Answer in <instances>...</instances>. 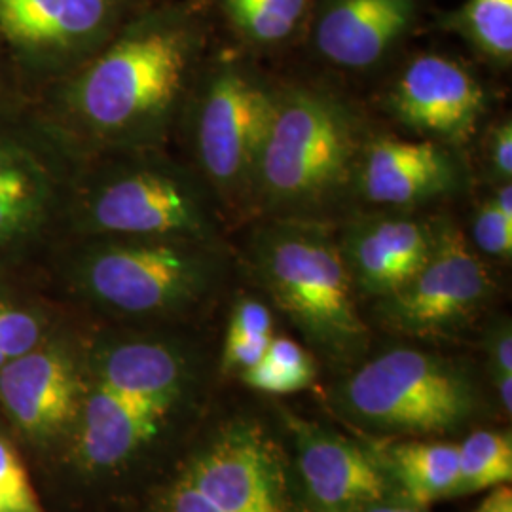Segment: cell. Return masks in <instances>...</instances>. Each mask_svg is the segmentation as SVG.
<instances>
[{
	"instance_id": "obj_25",
	"label": "cell",
	"mask_w": 512,
	"mask_h": 512,
	"mask_svg": "<svg viewBox=\"0 0 512 512\" xmlns=\"http://www.w3.org/2000/svg\"><path fill=\"white\" fill-rule=\"evenodd\" d=\"M315 376L313 353L287 336H274L262 359L239 374L243 384L266 395L298 393L308 389Z\"/></svg>"
},
{
	"instance_id": "obj_1",
	"label": "cell",
	"mask_w": 512,
	"mask_h": 512,
	"mask_svg": "<svg viewBox=\"0 0 512 512\" xmlns=\"http://www.w3.org/2000/svg\"><path fill=\"white\" fill-rule=\"evenodd\" d=\"M200 14L169 6L139 16L69 74L59 95L65 128L92 152L160 148L202 67Z\"/></svg>"
},
{
	"instance_id": "obj_18",
	"label": "cell",
	"mask_w": 512,
	"mask_h": 512,
	"mask_svg": "<svg viewBox=\"0 0 512 512\" xmlns=\"http://www.w3.org/2000/svg\"><path fill=\"white\" fill-rule=\"evenodd\" d=\"M95 384L141 403L175 408L194 376V357L181 342L122 338L101 344L93 355Z\"/></svg>"
},
{
	"instance_id": "obj_10",
	"label": "cell",
	"mask_w": 512,
	"mask_h": 512,
	"mask_svg": "<svg viewBox=\"0 0 512 512\" xmlns=\"http://www.w3.org/2000/svg\"><path fill=\"white\" fill-rule=\"evenodd\" d=\"M126 0H0V35L31 67L67 76L120 29Z\"/></svg>"
},
{
	"instance_id": "obj_32",
	"label": "cell",
	"mask_w": 512,
	"mask_h": 512,
	"mask_svg": "<svg viewBox=\"0 0 512 512\" xmlns=\"http://www.w3.org/2000/svg\"><path fill=\"white\" fill-rule=\"evenodd\" d=\"M357 512H431V509L416 505V503L404 499L401 495H393V497H387L382 501L370 503V505H366Z\"/></svg>"
},
{
	"instance_id": "obj_13",
	"label": "cell",
	"mask_w": 512,
	"mask_h": 512,
	"mask_svg": "<svg viewBox=\"0 0 512 512\" xmlns=\"http://www.w3.org/2000/svg\"><path fill=\"white\" fill-rule=\"evenodd\" d=\"M296 469L311 512H357L399 495L374 446L315 421L287 414Z\"/></svg>"
},
{
	"instance_id": "obj_28",
	"label": "cell",
	"mask_w": 512,
	"mask_h": 512,
	"mask_svg": "<svg viewBox=\"0 0 512 512\" xmlns=\"http://www.w3.org/2000/svg\"><path fill=\"white\" fill-rule=\"evenodd\" d=\"M44 323L35 311L0 298V368L42 344Z\"/></svg>"
},
{
	"instance_id": "obj_7",
	"label": "cell",
	"mask_w": 512,
	"mask_h": 512,
	"mask_svg": "<svg viewBox=\"0 0 512 512\" xmlns=\"http://www.w3.org/2000/svg\"><path fill=\"white\" fill-rule=\"evenodd\" d=\"M275 82L241 57L200 67L183 112L192 167L226 220L251 219L256 165L272 122Z\"/></svg>"
},
{
	"instance_id": "obj_21",
	"label": "cell",
	"mask_w": 512,
	"mask_h": 512,
	"mask_svg": "<svg viewBox=\"0 0 512 512\" xmlns=\"http://www.w3.org/2000/svg\"><path fill=\"white\" fill-rule=\"evenodd\" d=\"M440 29L456 33L488 63L507 71L512 63V0H465L439 19Z\"/></svg>"
},
{
	"instance_id": "obj_6",
	"label": "cell",
	"mask_w": 512,
	"mask_h": 512,
	"mask_svg": "<svg viewBox=\"0 0 512 512\" xmlns=\"http://www.w3.org/2000/svg\"><path fill=\"white\" fill-rule=\"evenodd\" d=\"M334 408L368 433L433 437L463 429L482 406L473 370L439 351L393 346L365 355L332 391Z\"/></svg>"
},
{
	"instance_id": "obj_5",
	"label": "cell",
	"mask_w": 512,
	"mask_h": 512,
	"mask_svg": "<svg viewBox=\"0 0 512 512\" xmlns=\"http://www.w3.org/2000/svg\"><path fill=\"white\" fill-rule=\"evenodd\" d=\"M71 258L78 291L124 317H173L215 296L228 272L224 243L188 238H80Z\"/></svg>"
},
{
	"instance_id": "obj_20",
	"label": "cell",
	"mask_w": 512,
	"mask_h": 512,
	"mask_svg": "<svg viewBox=\"0 0 512 512\" xmlns=\"http://www.w3.org/2000/svg\"><path fill=\"white\" fill-rule=\"evenodd\" d=\"M374 448L404 499L431 507L437 501L458 497V442L410 437L378 442Z\"/></svg>"
},
{
	"instance_id": "obj_26",
	"label": "cell",
	"mask_w": 512,
	"mask_h": 512,
	"mask_svg": "<svg viewBox=\"0 0 512 512\" xmlns=\"http://www.w3.org/2000/svg\"><path fill=\"white\" fill-rule=\"evenodd\" d=\"M482 349L488 376L494 385L495 397L501 410L512 414V325L511 319L499 315L490 321L482 336Z\"/></svg>"
},
{
	"instance_id": "obj_31",
	"label": "cell",
	"mask_w": 512,
	"mask_h": 512,
	"mask_svg": "<svg viewBox=\"0 0 512 512\" xmlns=\"http://www.w3.org/2000/svg\"><path fill=\"white\" fill-rule=\"evenodd\" d=\"M473 512H512L511 484H503L488 490Z\"/></svg>"
},
{
	"instance_id": "obj_19",
	"label": "cell",
	"mask_w": 512,
	"mask_h": 512,
	"mask_svg": "<svg viewBox=\"0 0 512 512\" xmlns=\"http://www.w3.org/2000/svg\"><path fill=\"white\" fill-rule=\"evenodd\" d=\"M173 410L126 399L93 382L78 412V458L90 469H112L154 439Z\"/></svg>"
},
{
	"instance_id": "obj_2",
	"label": "cell",
	"mask_w": 512,
	"mask_h": 512,
	"mask_svg": "<svg viewBox=\"0 0 512 512\" xmlns=\"http://www.w3.org/2000/svg\"><path fill=\"white\" fill-rule=\"evenodd\" d=\"M372 133L365 112L338 88L311 80L275 82L251 219H346L355 211L357 171Z\"/></svg>"
},
{
	"instance_id": "obj_3",
	"label": "cell",
	"mask_w": 512,
	"mask_h": 512,
	"mask_svg": "<svg viewBox=\"0 0 512 512\" xmlns=\"http://www.w3.org/2000/svg\"><path fill=\"white\" fill-rule=\"evenodd\" d=\"M251 272L308 348L351 368L370 348V329L336 241V224L258 219L245 243Z\"/></svg>"
},
{
	"instance_id": "obj_27",
	"label": "cell",
	"mask_w": 512,
	"mask_h": 512,
	"mask_svg": "<svg viewBox=\"0 0 512 512\" xmlns=\"http://www.w3.org/2000/svg\"><path fill=\"white\" fill-rule=\"evenodd\" d=\"M467 238L478 255L499 262H511L512 220L497 209L492 196H486L476 205Z\"/></svg>"
},
{
	"instance_id": "obj_29",
	"label": "cell",
	"mask_w": 512,
	"mask_h": 512,
	"mask_svg": "<svg viewBox=\"0 0 512 512\" xmlns=\"http://www.w3.org/2000/svg\"><path fill=\"white\" fill-rule=\"evenodd\" d=\"M0 512H44L18 450L0 437Z\"/></svg>"
},
{
	"instance_id": "obj_30",
	"label": "cell",
	"mask_w": 512,
	"mask_h": 512,
	"mask_svg": "<svg viewBox=\"0 0 512 512\" xmlns=\"http://www.w3.org/2000/svg\"><path fill=\"white\" fill-rule=\"evenodd\" d=\"M484 175L492 186L512 183V120L511 116L499 118L488 128L482 143Z\"/></svg>"
},
{
	"instance_id": "obj_8",
	"label": "cell",
	"mask_w": 512,
	"mask_h": 512,
	"mask_svg": "<svg viewBox=\"0 0 512 512\" xmlns=\"http://www.w3.org/2000/svg\"><path fill=\"white\" fill-rule=\"evenodd\" d=\"M495 279L484 256L448 215L433 217L431 251L399 291L374 302L380 325L406 338H444L475 323L494 300Z\"/></svg>"
},
{
	"instance_id": "obj_12",
	"label": "cell",
	"mask_w": 512,
	"mask_h": 512,
	"mask_svg": "<svg viewBox=\"0 0 512 512\" xmlns=\"http://www.w3.org/2000/svg\"><path fill=\"white\" fill-rule=\"evenodd\" d=\"M467 175L458 148L374 131L361 156L355 196L370 209L416 211L459 194Z\"/></svg>"
},
{
	"instance_id": "obj_17",
	"label": "cell",
	"mask_w": 512,
	"mask_h": 512,
	"mask_svg": "<svg viewBox=\"0 0 512 512\" xmlns=\"http://www.w3.org/2000/svg\"><path fill=\"white\" fill-rule=\"evenodd\" d=\"M84 387L73 355L61 346L38 348L0 368V403L38 439L65 431L80 412Z\"/></svg>"
},
{
	"instance_id": "obj_23",
	"label": "cell",
	"mask_w": 512,
	"mask_h": 512,
	"mask_svg": "<svg viewBox=\"0 0 512 512\" xmlns=\"http://www.w3.org/2000/svg\"><path fill=\"white\" fill-rule=\"evenodd\" d=\"M272 308L255 296L243 294L234 302L220 351V368L241 374L256 365L274 338Z\"/></svg>"
},
{
	"instance_id": "obj_16",
	"label": "cell",
	"mask_w": 512,
	"mask_h": 512,
	"mask_svg": "<svg viewBox=\"0 0 512 512\" xmlns=\"http://www.w3.org/2000/svg\"><path fill=\"white\" fill-rule=\"evenodd\" d=\"M420 12L421 0H317L313 50L338 71L372 73L414 31Z\"/></svg>"
},
{
	"instance_id": "obj_15",
	"label": "cell",
	"mask_w": 512,
	"mask_h": 512,
	"mask_svg": "<svg viewBox=\"0 0 512 512\" xmlns=\"http://www.w3.org/2000/svg\"><path fill=\"white\" fill-rule=\"evenodd\" d=\"M54 152L0 124V253L16 251L67 211L73 175Z\"/></svg>"
},
{
	"instance_id": "obj_14",
	"label": "cell",
	"mask_w": 512,
	"mask_h": 512,
	"mask_svg": "<svg viewBox=\"0 0 512 512\" xmlns=\"http://www.w3.org/2000/svg\"><path fill=\"white\" fill-rule=\"evenodd\" d=\"M336 241L355 293L376 302L399 291L420 270L433 243V217L361 209L336 224Z\"/></svg>"
},
{
	"instance_id": "obj_4",
	"label": "cell",
	"mask_w": 512,
	"mask_h": 512,
	"mask_svg": "<svg viewBox=\"0 0 512 512\" xmlns=\"http://www.w3.org/2000/svg\"><path fill=\"white\" fill-rule=\"evenodd\" d=\"M74 173L67 219L78 238H188L224 243L226 217L192 165L160 148L97 152Z\"/></svg>"
},
{
	"instance_id": "obj_9",
	"label": "cell",
	"mask_w": 512,
	"mask_h": 512,
	"mask_svg": "<svg viewBox=\"0 0 512 512\" xmlns=\"http://www.w3.org/2000/svg\"><path fill=\"white\" fill-rule=\"evenodd\" d=\"M380 103L393 122L420 139L463 150L484 122L488 93L467 65L427 52L404 63Z\"/></svg>"
},
{
	"instance_id": "obj_22",
	"label": "cell",
	"mask_w": 512,
	"mask_h": 512,
	"mask_svg": "<svg viewBox=\"0 0 512 512\" xmlns=\"http://www.w3.org/2000/svg\"><path fill=\"white\" fill-rule=\"evenodd\" d=\"M232 29L258 48L279 46L304 23L310 0H220Z\"/></svg>"
},
{
	"instance_id": "obj_24",
	"label": "cell",
	"mask_w": 512,
	"mask_h": 512,
	"mask_svg": "<svg viewBox=\"0 0 512 512\" xmlns=\"http://www.w3.org/2000/svg\"><path fill=\"white\" fill-rule=\"evenodd\" d=\"M458 497L482 494L511 484L512 439L509 431L476 429L458 442Z\"/></svg>"
},
{
	"instance_id": "obj_11",
	"label": "cell",
	"mask_w": 512,
	"mask_h": 512,
	"mask_svg": "<svg viewBox=\"0 0 512 512\" xmlns=\"http://www.w3.org/2000/svg\"><path fill=\"white\" fill-rule=\"evenodd\" d=\"M183 475L219 512H293L279 450L255 421H230Z\"/></svg>"
}]
</instances>
